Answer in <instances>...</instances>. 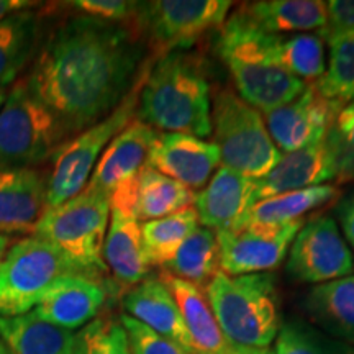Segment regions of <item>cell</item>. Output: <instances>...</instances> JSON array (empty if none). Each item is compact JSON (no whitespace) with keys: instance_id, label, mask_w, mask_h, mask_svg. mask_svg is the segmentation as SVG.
<instances>
[{"instance_id":"obj_1","label":"cell","mask_w":354,"mask_h":354,"mask_svg":"<svg viewBox=\"0 0 354 354\" xmlns=\"http://www.w3.org/2000/svg\"><path fill=\"white\" fill-rule=\"evenodd\" d=\"M141 57L143 46L125 25L74 17L48 37L25 84L68 135L81 133L125 99Z\"/></svg>"},{"instance_id":"obj_2","label":"cell","mask_w":354,"mask_h":354,"mask_svg":"<svg viewBox=\"0 0 354 354\" xmlns=\"http://www.w3.org/2000/svg\"><path fill=\"white\" fill-rule=\"evenodd\" d=\"M136 118L161 133L210 136L212 95L201 64L176 51L158 57L141 87Z\"/></svg>"},{"instance_id":"obj_3","label":"cell","mask_w":354,"mask_h":354,"mask_svg":"<svg viewBox=\"0 0 354 354\" xmlns=\"http://www.w3.org/2000/svg\"><path fill=\"white\" fill-rule=\"evenodd\" d=\"M216 51L230 71L238 95L268 113L295 99L307 84L287 73L274 50V35L234 13L220 28Z\"/></svg>"},{"instance_id":"obj_4","label":"cell","mask_w":354,"mask_h":354,"mask_svg":"<svg viewBox=\"0 0 354 354\" xmlns=\"http://www.w3.org/2000/svg\"><path fill=\"white\" fill-rule=\"evenodd\" d=\"M228 343L269 348L281 330L276 277L271 272L227 276L218 272L203 289Z\"/></svg>"},{"instance_id":"obj_5","label":"cell","mask_w":354,"mask_h":354,"mask_svg":"<svg viewBox=\"0 0 354 354\" xmlns=\"http://www.w3.org/2000/svg\"><path fill=\"white\" fill-rule=\"evenodd\" d=\"M149 68L148 63L141 66L130 92L112 113L77 133L53 154V167L46 179V209L61 205L86 189L110 141L136 118L138 97Z\"/></svg>"},{"instance_id":"obj_6","label":"cell","mask_w":354,"mask_h":354,"mask_svg":"<svg viewBox=\"0 0 354 354\" xmlns=\"http://www.w3.org/2000/svg\"><path fill=\"white\" fill-rule=\"evenodd\" d=\"M212 133L221 166L251 179L264 177L282 156L263 113L230 88H221L212 100Z\"/></svg>"},{"instance_id":"obj_7","label":"cell","mask_w":354,"mask_h":354,"mask_svg":"<svg viewBox=\"0 0 354 354\" xmlns=\"http://www.w3.org/2000/svg\"><path fill=\"white\" fill-rule=\"evenodd\" d=\"M110 210L107 196L86 187L61 205L44 210L32 234L50 241L74 263L100 277L107 271L102 253Z\"/></svg>"},{"instance_id":"obj_8","label":"cell","mask_w":354,"mask_h":354,"mask_svg":"<svg viewBox=\"0 0 354 354\" xmlns=\"http://www.w3.org/2000/svg\"><path fill=\"white\" fill-rule=\"evenodd\" d=\"M66 274L99 277L35 234L15 243L0 263V317L33 312L48 287Z\"/></svg>"},{"instance_id":"obj_9","label":"cell","mask_w":354,"mask_h":354,"mask_svg":"<svg viewBox=\"0 0 354 354\" xmlns=\"http://www.w3.org/2000/svg\"><path fill=\"white\" fill-rule=\"evenodd\" d=\"M66 136L59 120L21 81L0 107V167L35 169L53 158Z\"/></svg>"},{"instance_id":"obj_10","label":"cell","mask_w":354,"mask_h":354,"mask_svg":"<svg viewBox=\"0 0 354 354\" xmlns=\"http://www.w3.org/2000/svg\"><path fill=\"white\" fill-rule=\"evenodd\" d=\"M232 6L227 0L140 2L135 21L161 57L192 46L212 30H220Z\"/></svg>"},{"instance_id":"obj_11","label":"cell","mask_w":354,"mask_h":354,"mask_svg":"<svg viewBox=\"0 0 354 354\" xmlns=\"http://www.w3.org/2000/svg\"><path fill=\"white\" fill-rule=\"evenodd\" d=\"M158 133L135 118L110 141L86 187L110 198V207L135 215L140 176L148 166V154Z\"/></svg>"},{"instance_id":"obj_12","label":"cell","mask_w":354,"mask_h":354,"mask_svg":"<svg viewBox=\"0 0 354 354\" xmlns=\"http://www.w3.org/2000/svg\"><path fill=\"white\" fill-rule=\"evenodd\" d=\"M354 258L333 216L317 215L295 234L287 258V272L307 284H323L351 276Z\"/></svg>"},{"instance_id":"obj_13","label":"cell","mask_w":354,"mask_h":354,"mask_svg":"<svg viewBox=\"0 0 354 354\" xmlns=\"http://www.w3.org/2000/svg\"><path fill=\"white\" fill-rule=\"evenodd\" d=\"M305 220L286 225H245L233 232H218L220 272L246 276L276 269L289 253Z\"/></svg>"},{"instance_id":"obj_14","label":"cell","mask_w":354,"mask_h":354,"mask_svg":"<svg viewBox=\"0 0 354 354\" xmlns=\"http://www.w3.org/2000/svg\"><path fill=\"white\" fill-rule=\"evenodd\" d=\"M342 107L339 102L325 99L312 84L295 99L264 113V123L279 151L292 153L325 140Z\"/></svg>"},{"instance_id":"obj_15","label":"cell","mask_w":354,"mask_h":354,"mask_svg":"<svg viewBox=\"0 0 354 354\" xmlns=\"http://www.w3.org/2000/svg\"><path fill=\"white\" fill-rule=\"evenodd\" d=\"M221 162L214 141L185 133H158L148 154V166L190 190L209 184Z\"/></svg>"},{"instance_id":"obj_16","label":"cell","mask_w":354,"mask_h":354,"mask_svg":"<svg viewBox=\"0 0 354 354\" xmlns=\"http://www.w3.org/2000/svg\"><path fill=\"white\" fill-rule=\"evenodd\" d=\"M105 299L107 289L99 277L66 274L48 287L33 313L44 322L74 331L94 320Z\"/></svg>"},{"instance_id":"obj_17","label":"cell","mask_w":354,"mask_h":354,"mask_svg":"<svg viewBox=\"0 0 354 354\" xmlns=\"http://www.w3.org/2000/svg\"><path fill=\"white\" fill-rule=\"evenodd\" d=\"M256 202V179L220 166L196 196L194 209L201 227L215 233L233 232Z\"/></svg>"},{"instance_id":"obj_18","label":"cell","mask_w":354,"mask_h":354,"mask_svg":"<svg viewBox=\"0 0 354 354\" xmlns=\"http://www.w3.org/2000/svg\"><path fill=\"white\" fill-rule=\"evenodd\" d=\"M123 308L125 315L143 323L154 333L171 339L190 354H198L185 328L174 295L159 276L145 277L140 284L127 290L123 295Z\"/></svg>"},{"instance_id":"obj_19","label":"cell","mask_w":354,"mask_h":354,"mask_svg":"<svg viewBox=\"0 0 354 354\" xmlns=\"http://www.w3.org/2000/svg\"><path fill=\"white\" fill-rule=\"evenodd\" d=\"M46 210V177L38 169L0 167V234L30 232Z\"/></svg>"},{"instance_id":"obj_20","label":"cell","mask_w":354,"mask_h":354,"mask_svg":"<svg viewBox=\"0 0 354 354\" xmlns=\"http://www.w3.org/2000/svg\"><path fill=\"white\" fill-rule=\"evenodd\" d=\"M333 179V167L330 165L323 140L297 151L282 154L277 165L264 177L256 180V201L317 187Z\"/></svg>"},{"instance_id":"obj_21","label":"cell","mask_w":354,"mask_h":354,"mask_svg":"<svg viewBox=\"0 0 354 354\" xmlns=\"http://www.w3.org/2000/svg\"><path fill=\"white\" fill-rule=\"evenodd\" d=\"M105 268L122 289L130 290L149 276L148 264L141 240V223L133 214L112 209L107 236L104 243Z\"/></svg>"},{"instance_id":"obj_22","label":"cell","mask_w":354,"mask_h":354,"mask_svg":"<svg viewBox=\"0 0 354 354\" xmlns=\"http://www.w3.org/2000/svg\"><path fill=\"white\" fill-rule=\"evenodd\" d=\"M236 13L261 32L284 37L287 33L320 32L326 20L322 0H259L243 3Z\"/></svg>"},{"instance_id":"obj_23","label":"cell","mask_w":354,"mask_h":354,"mask_svg":"<svg viewBox=\"0 0 354 354\" xmlns=\"http://www.w3.org/2000/svg\"><path fill=\"white\" fill-rule=\"evenodd\" d=\"M159 277L174 295L180 317H183L185 328L196 344L198 354L227 353L230 343L221 333L214 310H212L203 290L165 271L159 272Z\"/></svg>"},{"instance_id":"obj_24","label":"cell","mask_w":354,"mask_h":354,"mask_svg":"<svg viewBox=\"0 0 354 354\" xmlns=\"http://www.w3.org/2000/svg\"><path fill=\"white\" fill-rule=\"evenodd\" d=\"M305 310L323 333L354 346V276L313 286Z\"/></svg>"},{"instance_id":"obj_25","label":"cell","mask_w":354,"mask_h":354,"mask_svg":"<svg viewBox=\"0 0 354 354\" xmlns=\"http://www.w3.org/2000/svg\"><path fill=\"white\" fill-rule=\"evenodd\" d=\"M0 339L12 354H76L77 333L30 312L20 317H0Z\"/></svg>"},{"instance_id":"obj_26","label":"cell","mask_w":354,"mask_h":354,"mask_svg":"<svg viewBox=\"0 0 354 354\" xmlns=\"http://www.w3.org/2000/svg\"><path fill=\"white\" fill-rule=\"evenodd\" d=\"M338 196V187L323 184L317 187L263 198L248 210L240 227H245V225H286L290 221L304 220V216L310 212L325 205V203L333 202Z\"/></svg>"},{"instance_id":"obj_27","label":"cell","mask_w":354,"mask_h":354,"mask_svg":"<svg viewBox=\"0 0 354 354\" xmlns=\"http://www.w3.org/2000/svg\"><path fill=\"white\" fill-rule=\"evenodd\" d=\"M165 271L177 279H183L198 289H205L215 274L220 272V251L216 233L214 230L198 227L189 234L174 258L166 266Z\"/></svg>"},{"instance_id":"obj_28","label":"cell","mask_w":354,"mask_h":354,"mask_svg":"<svg viewBox=\"0 0 354 354\" xmlns=\"http://www.w3.org/2000/svg\"><path fill=\"white\" fill-rule=\"evenodd\" d=\"M197 194L161 172L146 166L136 190L135 216L140 223L159 220L192 207Z\"/></svg>"},{"instance_id":"obj_29","label":"cell","mask_w":354,"mask_h":354,"mask_svg":"<svg viewBox=\"0 0 354 354\" xmlns=\"http://www.w3.org/2000/svg\"><path fill=\"white\" fill-rule=\"evenodd\" d=\"M38 15L24 10L0 21V88L19 77L32 59L38 39Z\"/></svg>"},{"instance_id":"obj_30","label":"cell","mask_w":354,"mask_h":354,"mask_svg":"<svg viewBox=\"0 0 354 354\" xmlns=\"http://www.w3.org/2000/svg\"><path fill=\"white\" fill-rule=\"evenodd\" d=\"M197 227L198 216L194 205L165 218L141 223V240L148 264L151 268L166 266Z\"/></svg>"},{"instance_id":"obj_31","label":"cell","mask_w":354,"mask_h":354,"mask_svg":"<svg viewBox=\"0 0 354 354\" xmlns=\"http://www.w3.org/2000/svg\"><path fill=\"white\" fill-rule=\"evenodd\" d=\"M274 50L287 73L304 84H317L325 74V41L318 32L274 35Z\"/></svg>"},{"instance_id":"obj_32","label":"cell","mask_w":354,"mask_h":354,"mask_svg":"<svg viewBox=\"0 0 354 354\" xmlns=\"http://www.w3.org/2000/svg\"><path fill=\"white\" fill-rule=\"evenodd\" d=\"M328 68L313 86L325 99L351 104L354 102V33L328 43Z\"/></svg>"},{"instance_id":"obj_33","label":"cell","mask_w":354,"mask_h":354,"mask_svg":"<svg viewBox=\"0 0 354 354\" xmlns=\"http://www.w3.org/2000/svg\"><path fill=\"white\" fill-rule=\"evenodd\" d=\"M274 354H354V346L294 318L281 325Z\"/></svg>"},{"instance_id":"obj_34","label":"cell","mask_w":354,"mask_h":354,"mask_svg":"<svg viewBox=\"0 0 354 354\" xmlns=\"http://www.w3.org/2000/svg\"><path fill=\"white\" fill-rule=\"evenodd\" d=\"M325 148L335 179L339 184L354 180V102L344 104L325 136Z\"/></svg>"},{"instance_id":"obj_35","label":"cell","mask_w":354,"mask_h":354,"mask_svg":"<svg viewBox=\"0 0 354 354\" xmlns=\"http://www.w3.org/2000/svg\"><path fill=\"white\" fill-rule=\"evenodd\" d=\"M76 354H131L125 326L115 318H97L77 333Z\"/></svg>"},{"instance_id":"obj_36","label":"cell","mask_w":354,"mask_h":354,"mask_svg":"<svg viewBox=\"0 0 354 354\" xmlns=\"http://www.w3.org/2000/svg\"><path fill=\"white\" fill-rule=\"evenodd\" d=\"M120 322L127 330L131 354H190L184 348H180L179 344L172 343L165 336L154 333L143 323L133 320L125 313L120 317Z\"/></svg>"},{"instance_id":"obj_37","label":"cell","mask_w":354,"mask_h":354,"mask_svg":"<svg viewBox=\"0 0 354 354\" xmlns=\"http://www.w3.org/2000/svg\"><path fill=\"white\" fill-rule=\"evenodd\" d=\"M76 10L82 12L91 19L122 24V21L135 20L140 2H127V0H76L71 2Z\"/></svg>"},{"instance_id":"obj_38","label":"cell","mask_w":354,"mask_h":354,"mask_svg":"<svg viewBox=\"0 0 354 354\" xmlns=\"http://www.w3.org/2000/svg\"><path fill=\"white\" fill-rule=\"evenodd\" d=\"M325 26L318 32L323 41L354 33V0H330L325 2Z\"/></svg>"},{"instance_id":"obj_39","label":"cell","mask_w":354,"mask_h":354,"mask_svg":"<svg viewBox=\"0 0 354 354\" xmlns=\"http://www.w3.org/2000/svg\"><path fill=\"white\" fill-rule=\"evenodd\" d=\"M336 218L343 230L344 240L354 248V190L336 205Z\"/></svg>"},{"instance_id":"obj_40","label":"cell","mask_w":354,"mask_h":354,"mask_svg":"<svg viewBox=\"0 0 354 354\" xmlns=\"http://www.w3.org/2000/svg\"><path fill=\"white\" fill-rule=\"evenodd\" d=\"M30 6H33V3L25 2V0H0V21L7 17L26 10Z\"/></svg>"},{"instance_id":"obj_41","label":"cell","mask_w":354,"mask_h":354,"mask_svg":"<svg viewBox=\"0 0 354 354\" xmlns=\"http://www.w3.org/2000/svg\"><path fill=\"white\" fill-rule=\"evenodd\" d=\"M225 354H274L272 349L269 348H250L240 346V344H228V349Z\"/></svg>"},{"instance_id":"obj_42","label":"cell","mask_w":354,"mask_h":354,"mask_svg":"<svg viewBox=\"0 0 354 354\" xmlns=\"http://www.w3.org/2000/svg\"><path fill=\"white\" fill-rule=\"evenodd\" d=\"M12 240L7 236V234H0V263H2L3 258H6L7 251L10 250Z\"/></svg>"},{"instance_id":"obj_43","label":"cell","mask_w":354,"mask_h":354,"mask_svg":"<svg viewBox=\"0 0 354 354\" xmlns=\"http://www.w3.org/2000/svg\"><path fill=\"white\" fill-rule=\"evenodd\" d=\"M0 354H12V351L7 348V344L2 339H0Z\"/></svg>"},{"instance_id":"obj_44","label":"cell","mask_w":354,"mask_h":354,"mask_svg":"<svg viewBox=\"0 0 354 354\" xmlns=\"http://www.w3.org/2000/svg\"><path fill=\"white\" fill-rule=\"evenodd\" d=\"M6 97H7L6 88H0V107H2L3 102H6Z\"/></svg>"}]
</instances>
